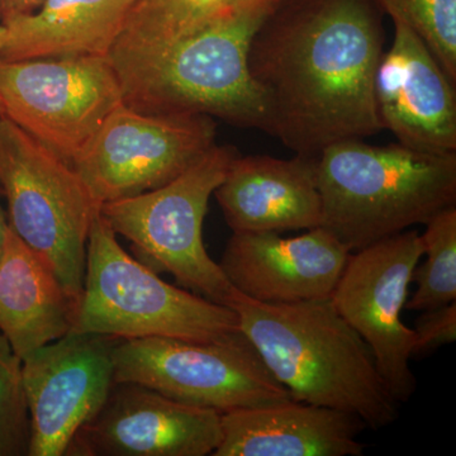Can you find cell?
Masks as SVG:
<instances>
[{"label": "cell", "mask_w": 456, "mask_h": 456, "mask_svg": "<svg viewBox=\"0 0 456 456\" xmlns=\"http://www.w3.org/2000/svg\"><path fill=\"white\" fill-rule=\"evenodd\" d=\"M421 233L424 264L413 270L415 293L406 310L428 311L456 302V206L435 215Z\"/></svg>", "instance_id": "obj_20"}, {"label": "cell", "mask_w": 456, "mask_h": 456, "mask_svg": "<svg viewBox=\"0 0 456 456\" xmlns=\"http://www.w3.org/2000/svg\"><path fill=\"white\" fill-rule=\"evenodd\" d=\"M3 112L71 164L110 113L123 104L108 56L0 60Z\"/></svg>", "instance_id": "obj_9"}, {"label": "cell", "mask_w": 456, "mask_h": 456, "mask_svg": "<svg viewBox=\"0 0 456 456\" xmlns=\"http://www.w3.org/2000/svg\"><path fill=\"white\" fill-rule=\"evenodd\" d=\"M395 37L375 74L383 130L419 151L456 152V92L428 45L411 27L392 20Z\"/></svg>", "instance_id": "obj_14"}, {"label": "cell", "mask_w": 456, "mask_h": 456, "mask_svg": "<svg viewBox=\"0 0 456 456\" xmlns=\"http://www.w3.org/2000/svg\"><path fill=\"white\" fill-rule=\"evenodd\" d=\"M322 226L353 253L456 206V152L345 140L317 156Z\"/></svg>", "instance_id": "obj_4"}, {"label": "cell", "mask_w": 456, "mask_h": 456, "mask_svg": "<svg viewBox=\"0 0 456 456\" xmlns=\"http://www.w3.org/2000/svg\"><path fill=\"white\" fill-rule=\"evenodd\" d=\"M2 116H4V112H3L2 99H0V117Z\"/></svg>", "instance_id": "obj_29"}, {"label": "cell", "mask_w": 456, "mask_h": 456, "mask_svg": "<svg viewBox=\"0 0 456 456\" xmlns=\"http://www.w3.org/2000/svg\"><path fill=\"white\" fill-rule=\"evenodd\" d=\"M239 155L235 146L216 143L163 187L101 207L104 220L131 242L141 263L155 273H169L183 287L224 305L233 288L207 253L203 222L209 198Z\"/></svg>", "instance_id": "obj_7"}, {"label": "cell", "mask_w": 456, "mask_h": 456, "mask_svg": "<svg viewBox=\"0 0 456 456\" xmlns=\"http://www.w3.org/2000/svg\"><path fill=\"white\" fill-rule=\"evenodd\" d=\"M226 305L294 401L350 413L374 430L395 421L397 402L370 347L336 311L331 297L270 305L233 289Z\"/></svg>", "instance_id": "obj_3"}, {"label": "cell", "mask_w": 456, "mask_h": 456, "mask_svg": "<svg viewBox=\"0 0 456 456\" xmlns=\"http://www.w3.org/2000/svg\"><path fill=\"white\" fill-rule=\"evenodd\" d=\"M116 341L69 332L22 360L29 456L69 454L75 437L95 419L116 383Z\"/></svg>", "instance_id": "obj_12"}, {"label": "cell", "mask_w": 456, "mask_h": 456, "mask_svg": "<svg viewBox=\"0 0 456 456\" xmlns=\"http://www.w3.org/2000/svg\"><path fill=\"white\" fill-rule=\"evenodd\" d=\"M215 456H362L359 417L285 399L222 413Z\"/></svg>", "instance_id": "obj_17"}, {"label": "cell", "mask_w": 456, "mask_h": 456, "mask_svg": "<svg viewBox=\"0 0 456 456\" xmlns=\"http://www.w3.org/2000/svg\"><path fill=\"white\" fill-rule=\"evenodd\" d=\"M71 332L114 340H221L240 332L235 312L179 289L131 256L101 212L86 245V275Z\"/></svg>", "instance_id": "obj_5"}, {"label": "cell", "mask_w": 456, "mask_h": 456, "mask_svg": "<svg viewBox=\"0 0 456 456\" xmlns=\"http://www.w3.org/2000/svg\"><path fill=\"white\" fill-rule=\"evenodd\" d=\"M386 16L413 29L456 84V0H375Z\"/></svg>", "instance_id": "obj_22"}, {"label": "cell", "mask_w": 456, "mask_h": 456, "mask_svg": "<svg viewBox=\"0 0 456 456\" xmlns=\"http://www.w3.org/2000/svg\"><path fill=\"white\" fill-rule=\"evenodd\" d=\"M228 8V0H137L117 42L178 40L217 20Z\"/></svg>", "instance_id": "obj_21"}, {"label": "cell", "mask_w": 456, "mask_h": 456, "mask_svg": "<svg viewBox=\"0 0 456 456\" xmlns=\"http://www.w3.org/2000/svg\"><path fill=\"white\" fill-rule=\"evenodd\" d=\"M217 137L204 114L110 113L71 167L99 206L163 187L203 158Z\"/></svg>", "instance_id": "obj_10"}, {"label": "cell", "mask_w": 456, "mask_h": 456, "mask_svg": "<svg viewBox=\"0 0 456 456\" xmlns=\"http://www.w3.org/2000/svg\"><path fill=\"white\" fill-rule=\"evenodd\" d=\"M222 413L191 406L137 383H114L68 455L207 456L222 441Z\"/></svg>", "instance_id": "obj_13"}, {"label": "cell", "mask_w": 456, "mask_h": 456, "mask_svg": "<svg viewBox=\"0 0 456 456\" xmlns=\"http://www.w3.org/2000/svg\"><path fill=\"white\" fill-rule=\"evenodd\" d=\"M29 440L22 360L0 334V456L28 455Z\"/></svg>", "instance_id": "obj_23"}, {"label": "cell", "mask_w": 456, "mask_h": 456, "mask_svg": "<svg viewBox=\"0 0 456 456\" xmlns=\"http://www.w3.org/2000/svg\"><path fill=\"white\" fill-rule=\"evenodd\" d=\"M279 0L230 7L178 40L116 42L108 53L123 104L147 114H204L240 128L268 130L265 106L248 68L251 38Z\"/></svg>", "instance_id": "obj_2"}, {"label": "cell", "mask_w": 456, "mask_h": 456, "mask_svg": "<svg viewBox=\"0 0 456 456\" xmlns=\"http://www.w3.org/2000/svg\"><path fill=\"white\" fill-rule=\"evenodd\" d=\"M375 0H279L248 53L269 136L296 155H320L383 131L374 83L384 53Z\"/></svg>", "instance_id": "obj_1"}, {"label": "cell", "mask_w": 456, "mask_h": 456, "mask_svg": "<svg viewBox=\"0 0 456 456\" xmlns=\"http://www.w3.org/2000/svg\"><path fill=\"white\" fill-rule=\"evenodd\" d=\"M44 0H0V25L25 14L32 13Z\"/></svg>", "instance_id": "obj_25"}, {"label": "cell", "mask_w": 456, "mask_h": 456, "mask_svg": "<svg viewBox=\"0 0 456 456\" xmlns=\"http://www.w3.org/2000/svg\"><path fill=\"white\" fill-rule=\"evenodd\" d=\"M5 40V27L0 25V50H2L3 44H4Z\"/></svg>", "instance_id": "obj_28"}, {"label": "cell", "mask_w": 456, "mask_h": 456, "mask_svg": "<svg viewBox=\"0 0 456 456\" xmlns=\"http://www.w3.org/2000/svg\"><path fill=\"white\" fill-rule=\"evenodd\" d=\"M424 256L421 233L407 230L349 255L334 292L336 311L370 347L397 403L416 391L411 370L413 330L402 320L413 270Z\"/></svg>", "instance_id": "obj_11"}, {"label": "cell", "mask_w": 456, "mask_h": 456, "mask_svg": "<svg viewBox=\"0 0 456 456\" xmlns=\"http://www.w3.org/2000/svg\"><path fill=\"white\" fill-rule=\"evenodd\" d=\"M232 232H287L322 226L317 156L239 155L215 191Z\"/></svg>", "instance_id": "obj_16"}, {"label": "cell", "mask_w": 456, "mask_h": 456, "mask_svg": "<svg viewBox=\"0 0 456 456\" xmlns=\"http://www.w3.org/2000/svg\"><path fill=\"white\" fill-rule=\"evenodd\" d=\"M79 301L8 224L0 246V334L20 359L71 332Z\"/></svg>", "instance_id": "obj_18"}, {"label": "cell", "mask_w": 456, "mask_h": 456, "mask_svg": "<svg viewBox=\"0 0 456 456\" xmlns=\"http://www.w3.org/2000/svg\"><path fill=\"white\" fill-rule=\"evenodd\" d=\"M137 0H44L9 20L0 60L108 56Z\"/></svg>", "instance_id": "obj_19"}, {"label": "cell", "mask_w": 456, "mask_h": 456, "mask_svg": "<svg viewBox=\"0 0 456 456\" xmlns=\"http://www.w3.org/2000/svg\"><path fill=\"white\" fill-rule=\"evenodd\" d=\"M0 191L9 227L80 299L90 227L101 206L70 164L5 116L0 117Z\"/></svg>", "instance_id": "obj_6"}, {"label": "cell", "mask_w": 456, "mask_h": 456, "mask_svg": "<svg viewBox=\"0 0 456 456\" xmlns=\"http://www.w3.org/2000/svg\"><path fill=\"white\" fill-rule=\"evenodd\" d=\"M456 340V302L422 311L413 329L412 358L430 355L432 351Z\"/></svg>", "instance_id": "obj_24"}, {"label": "cell", "mask_w": 456, "mask_h": 456, "mask_svg": "<svg viewBox=\"0 0 456 456\" xmlns=\"http://www.w3.org/2000/svg\"><path fill=\"white\" fill-rule=\"evenodd\" d=\"M350 254L323 227L287 239L277 232H233L220 266L242 296L285 305L331 297Z\"/></svg>", "instance_id": "obj_15"}, {"label": "cell", "mask_w": 456, "mask_h": 456, "mask_svg": "<svg viewBox=\"0 0 456 456\" xmlns=\"http://www.w3.org/2000/svg\"><path fill=\"white\" fill-rule=\"evenodd\" d=\"M114 382L137 383L220 413L290 398L241 331L221 340H117Z\"/></svg>", "instance_id": "obj_8"}, {"label": "cell", "mask_w": 456, "mask_h": 456, "mask_svg": "<svg viewBox=\"0 0 456 456\" xmlns=\"http://www.w3.org/2000/svg\"><path fill=\"white\" fill-rule=\"evenodd\" d=\"M0 196H3L2 191H0ZM7 213H5L4 208H3L2 202H0V246H2L3 244V240H4L5 232H7Z\"/></svg>", "instance_id": "obj_26"}, {"label": "cell", "mask_w": 456, "mask_h": 456, "mask_svg": "<svg viewBox=\"0 0 456 456\" xmlns=\"http://www.w3.org/2000/svg\"><path fill=\"white\" fill-rule=\"evenodd\" d=\"M255 2V0H228V5L230 7H235V5L246 4V3Z\"/></svg>", "instance_id": "obj_27"}]
</instances>
